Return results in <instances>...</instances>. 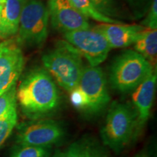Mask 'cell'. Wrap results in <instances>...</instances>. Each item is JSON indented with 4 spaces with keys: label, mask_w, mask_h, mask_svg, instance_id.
Instances as JSON below:
<instances>
[{
    "label": "cell",
    "mask_w": 157,
    "mask_h": 157,
    "mask_svg": "<svg viewBox=\"0 0 157 157\" xmlns=\"http://www.w3.org/2000/svg\"><path fill=\"white\" fill-rule=\"evenodd\" d=\"M70 100L74 108L89 116L99 114L106 109L111 97L102 68L84 67L77 87L70 93Z\"/></svg>",
    "instance_id": "cell-2"
},
{
    "label": "cell",
    "mask_w": 157,
    "mask_h": 157,
    "mask_svg": "<svg viewBox=\"0 0 157 157\" xmlns=\"http://www.w3.org/2000/svg\"><path fill=\"white\" fill-rule=\"evenodd\" d=\"M139 132L134 108L129 104L113 101L101 129L104 146L118 154L136 137Z\"/></svg>",
    "instance_id": "cell-3"
},
{
    "label": "cell",
    "mask_w": 157,
    "mask_h": 157,
    "mask_svg": "<svg viewBox=\"0 0 157 157\" xmlns=\"http://www.w3.org/2000/svg\"><path fill=\"white\" fill-rule=\"evenodd\" d=\"M42 63L60 87L71 93L77 87L84 66L82 56L66 41H60L43 55Z\"/></svg>",
    "instance_id": "cell-4"
},
{
    "label": "cell",
    "mask_w": 157,
    "mask_h": 157,
    "mask_svg": "<svg viewBox=\"0 0 157 157\" xmlns=\"http://www.w3.org/2000/svg\"><path fill=\"white\" fill-rule=\"evenodd\" d=\"M17 121V105L11 109L5 116L0 118V146L10 136Z\"/></svg>",
    "instance_id": "cell-18"
},
{
    "label": "cell",
    "mask_w": 157,
    "mask_h": 157,
    "mask_svg": "<svg viewBox=\"0 0 157 157\" xmlns=\"http://www.w3.org/2000/svg\"><path fill=\"white\" fill-rule=\"evenodd\" d=\"M23 114L31 120L46 119L58 111L60 95L54 79L44 68H36L23 78L16 90Z\"/></svg>",
    "instance_id": "cell-1"
},
{
    "label": "cell",
    "mask_w": 157,
    "mask_h": 157,
    "mask_svg": "<svg viewBox=\"0 0 157 157\" xmlns=\"http://www.w3.org/2000/svg\"><path fill=\"white\" fill-rule=\"evenodd\" d=\"M52 148L17 144L12 150L10 157H51Z\"/></svg>",
    "instance_id": "cell-17"
},
{
    "label": "cell",
    "mask_w": 157,
    "mask_h": 157,
    "mask_svg": "<svg viewBox=\"0 0 157 157\" xmlns=\"http://www.w3.org/2000/svg\"><path fill=\"white\" fill-rule=\"evenodd\" d=\"M49 13L40 0H25L15 39L20 45L41 47L48 36Z\"/></svg>",
    "instance_id": "cell-6"
},
{
    "label": "cell",
    "mask_w": 157,
    "mask_h": 157,
    "mask_svg": "<svg viewBox=\"0 0 157 157\" xmlns=\"http://www.w3.org/2000/svg\"><path fill=\"white\" fill-rule=\"evenodd\" d=\"M71 4L84 17H90L101 23H111V24H122L119 20L113 19L105 16L99 13L90 0H68Z\"/></svg>",
    "instance_id": "cell-16"
},
{
    "label": "cell",
    "mask_w": 157,
    "mask_h": 157,
    "mask_svg": "<svg viewBox=\"0 0 157 157\" xmlns=\"http://www.w3.org/2000/svg\"><path fill=\"white\" fill-rule=\"evenodd\" d=\"M135 157H151L148 154L146 153H140V154H137V156H135Z\"/></svg>",
    "instance_id": "cell-22"
},
{
    "label": "cell",
    "mask_w": 157,
    "mask_h": 157,
    "mask_svg": "<svg viewBox=\"0 0 157 157\" xmlns=\"http://www.w3.org/2000/svg\"><path fill=\"white\" fill-rule=\"evenodd\" d=\"M24 2L25 0H5L0 13V39L5 40L17 34Z\"/></svg>",
    "instance_id": "cell-13"
},
{
    "label": "cell",
    "mask_w": 157,
    "mask_h": 157,
    "mask_svg": "<svg viewBox=\"0 0 157 157\" xmlns=\"http://www.w3.org/2000/svg\"><path fill=\"white\" fill-rule=\"evenodd\" d=\"M136 52L144 57L153 66L156 65L157 29L146 28L139 34L134 42Z\"/></svg>",
    "instance_id": "cell-15"
},
{
    "label": "cell",
    "mask_w": 157,
    "mask_h": 157,
    "mask_svg": "<svg viewBox=\"0 0 157 157\" xmlns=\"http://www.w3.org/2000/svg\"><path fill=\"white\" fill-rule=\"evenodd\" d=\"M48 10L52 26L63 34L68 31L90 29L88 19L68 0H49Z\"/></svg>",
    "instance_id": "cell-10"
},
{
    "label": "cell",
    "mask_w": 157,
    "mask_h": 157,
    "mask_svg": "<svg viewBox=\"0 0 157 157\" xmlns=\"http://www.w3.org/2000/svg\"><path fill=\"white\" fill-rule=\"evenodd\" d=\"M155 71L154 66L140 53L135 50H126L115 59L111 66L110 84L119 93H130Z\"/></svg>",
    "instance_id": "cell-5"
},
{
    "label": "cell",
    "mask_w": 157,
    "mask_h": 157,
    "mask_svg": "<svg viewBox=\"0 0 157 157\" xmlns=\"http://www.w3.org/2000/svg\"><path fill=\"white\" fill-rule=\"evenodd\" d=\"M143 26L150 29H157V0H152L148 15L142 22Z\"/></svg>",
    "instance_id": "cell-21"
},
{
    "label": "cell",
    "mask_w": 157,
    "mask_h": 157,
    "mask_svg": "<svg viewBox=\"0 0 157 157\" xmlns=\"http://www.w3.org/2000/svg\"><path fill=\"white\" fill-rule=\"evenodd\" d=\"M66 135V129L60 121L46 118L18 126L16 142L21 145L52 148L61 143Z\"/></svg>",
    "instance_id": "cell-7"
},
{
    "label": "cell",
    "mask_w": 157,
    "mask_h": 157,
    "mask_svg": "<svg viewBox=\"0 0 157 157\" xmlns=\"http://www.w3.org/2000/svg\"><path fill=\"white\" fill-rule=\"evenodd\" d=\"M24 65L23 51L15 38L0 43V95L16 84Z\"/></svg>",
    "instance_id": "cell-9"
},
{
    "label": "cell",
    "mask_w": 157,
    "mask_h": 157,
    "mask_svg": "<svg viewBox=\"0 0 157 157\" xmlns=\"http://www.w3.org/2000/svg\"><path fill=\"white\" fill-rule=\"evenodd\" d=\"M64 37L91 66L102 63L111 49L105 37L93 29L68 31L64 33Z\"/></svg>",
    "instance_id": "cell-8"
},
{
    "label": "cell",
    "mask_w": 157,
    "mask_h": 157,
    "mask_svg": "<svg viewBox=\"0 0 157 157\" xmlns=\"http://www.w3.org/2000/svg\"><path fill=\"white\" fill-rule=\"evenodd\" d=\"M90 1L96 10L105 16L113 19H115L114 17H120V10L117 0H90Z\"/></svg>",
    "instance_id": "cell-19"
},
{
    "label": "cell",
    "mask_w": 157,
    "mask_h": 157,
    "mask_svg": "<svg viewBox=\"0 0 157 157\" xmlns=\"http://www.w3.org/2000/svg\"><path fill=\"white\" fill-rule=\"evenodd\" d=\"M146 29L141 25L100 23L94 27L106 39L111 48H124L134 44L140 33Z\"/></svg>",
    "instance_id": "cell-12"
},
{
    "label": "cell",
    "mask_w": 157,
    "mask_h": 157,
    "mask_svg": "<svg viewBox=\"0 0 157 157\" xmlns=\"http://www.w3.org/2000/svg\"><path fill=\"white\" fill-rule=\"evenodd\" d=\"M63 157H108L107 147L91 136L78 139L63 152Z\"/></svg>",
    "instance_id": "cell-14"
},
{
    "label": "cell",
    "mask_w": 157,
    "mask_h": 157,
    "mask_svg": "<svg viewBox=\"0 0 157 157\" xmlns=\"http://www.w3.org/2000/svg\"><path fill=\"white\" fill-rule=\"evenodd\" d=\"M16 84L0 95V118L17 105Z\"/></svg>",
    "instance_id": "cell-20"
},
{
    "label": "cell",
    "mask_w": 157,
    "mask_h": 157,
    "mask_svg": "<svg viewBox=\"0 0 157 157\" xmlns=\"http://www.w3.org/2000/svg\"><path fill=\"white\" fill-rule=\"evenodd\" d=\"M5 0H0V13H1L2 9L4 5H5Z\"/></svg>",
    "instance_id": "cell-23"
},
{
    "label": "cell",
    "mask_w": 157,
    "mask_h": 157,
    "mask_svg": "<svg viewBox=\"0 0 157 157\" xmlns=\"http://www.w3.org/2000/svg\"><path fill=\"white\" fill-rule=\"evenodd\" d=\"M156 71H155L132 92V107L136 113L140 131L150 117L156 92Z\"/></svg>",
    "instance_id": "cell-11"
}]
</instances>
